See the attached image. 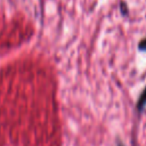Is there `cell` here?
<instances>
[{
    "label": "cell",
    "instance_id": "3957f363",
    "mask_svg": "<svg viewBox=\"0 0 146 146\" xmlns=\"http://www.w3.org/2000/svg\"><path fill=\"white\" fill-rule=\"evenodd\" d=\"M121 9H122V13L123 14H127V8H125V3H121Z\"/></svg>",
    "mask_w": 146,
    "mask_h": 146
},
{
    "label": "cell",
    "instance_id": "277c9868",
    "mask_svg": "<svg viewBox=\"0 0 146 146\" xmlns=\"http://www.w3.org/2000/svg\"><path fill=\"white\" fill-rule=\"evenodd\" d=\"M119 146H123V145H119Z\"/></svg>",
    "mask_w": 146,
    "mask_h": 146
},
{
    "label": "cell",
    "instance_id": "7a4b0ae2",
    "mask_svg": "<svg viewBox=\"0 0 146 146\" xmlns=\"http://www.w3.org/2000/svg\"><path fill=\"white\" fill-rule=\"evenodd\" d=\"M138 48H139V50L146 51V39H144V40H141V41L139 42V44H138Z\"/></svg>",
    "mask_w": 146,
    "mask_h": 146
},
{
    "label": "cell",
    "instance_id": "6da1fadb",
    "mask_svg": "<svg viewBox=\"0 0 146 146\" xmlns=\"http://www.w3.org/2000/svg\"><path fill=\"white\" fill-rule=\"evenodd\" d=\"M146 106V87L145 89L143 90V92L140 94L139 98H138V102H137V110L139 112H141Z\"/></svg>",
    "mask_w": 146,
    "mask_h": 146
}]
</instances>
